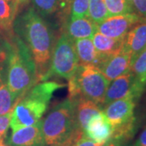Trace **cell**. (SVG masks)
<instances>
[{
	"mask_svg": "<svg viewBox=\"0 0 146 146\" xmlns=\"http://www.w3.org/2000/svg\"><path fill=\"white\" fill-rule=\"evenodd\" d=\"M13 29L29 50L39 80L43 81L50 68L55 43L52 28L31 7L16 16Z\"/></svg>",
	"mask_w": 146,
	"mask_h": 146,
	"instance_id": "1",
	"label": "cell"
},
{
	"mask_svg": "<svg viewBox=\"0 0 146 146\" xmlns=\"http://www.w3.org/2000/svg\"><path fill=\"white\" fill-rule=\"evenodd\" d=\"M3 54L7 61L6 84L21 98L39 81L35 62L25 42L14 34L11 35L10 41L6 42Z\"/></svg>",
	"mask_w": 146,
	"mask_h": 146,
	"instance_id": "2",
	"label": "cell"
},
{
	"mask_svg": "<svg viewBox=\"0 0 146 146\" xmlns=\"http://www.w3.org/2000/svg\"><path fill=\"white\" fill-rule=\"evenodd\" d=\"M64 86L54 81L36 84L21 97L12 110L10 121L11 131L33 125L41 120L54 92Z\"/></svg>",
	"mask_w": 146,
	"mask_h": 146,
	"instance_id": "3",
	"label": "cell"
},
{
	"mask_svg": "<svg viewBox=\"0 0 146 146\" xmlns=\"http://www.w3.org/2000/svg\"><path fill=\"white\" fill-rule=\"evenodd\" d=\"M75 106V101L64 100L54 106L42 119L46 146H70L83 135L76 123Z\"/></svg>",
	"mask_w": 146,
	"mask_h": 146,
	"instance_id": "4",
	"label": "cell"
},
{
	"mask_svg": "<svg viewBox=\"0 0 146 146\" xmlns=\"http://www.w3.org/2000/svg\"><path fill=\"white\" fill-rule=\"evenodd\" d=\"M110 81L96 67L80 65L68 79V99L90 100L103 107L106 89Z\"/></svg>",
	"mask_w": 146,
	"mask_h": 146,
	"instance_id": "5",
	"label": "cell"
},
{
	"mask_svg": "<svg viewBox=\"0 0 146 146\" xmlns=\"http://www.w3.org/2000/svg\"><path fill=\"white\" fill-rule=\"evenodd\" d=\"M80 66L74 41L63 32L54 47L49 71L43 81L53 76L70 79Z\"/></svg>",
	"mask_w": 146,
	"mask_h": 146,
	"instance_id": "6",
	"label": "cell"
},
{
	"mask_svg": "<svg viewBox=\"0 0 146 146\" xmlns=\"http://www.w3.org/2000/svg\"><path fill=\"white\" fill-rule=\"evenodd\" d=\"M145 87V85L141 83L135 75L129 71L110 83L106 92L103 106L123 98H131L136 102L143 93Z\"/></svg>",
	"mask_w": 146,
	"mask_h": 146,
	"instance_id": "7",
	"label": "cell"
},
{
	"mask_svg": "<svg viewBox=\"0 0 146 146\" xmlns=\"http://www.w3.org/2000/svg\"><path fill=\"white\" fill-rule=\"evenodd\" d=\"M141 21H146L136 13H128L120 16H110L102 23L97 25L98 31L105 36L122 39L135 25Z\"/></svg>",
	"mask_w": 146,
	"mask_h": 146,
	"instance_id": "8",
	"label": "cell"
},
{
	"mask_svg": "<svg viewBox=\"0 0 146 146\" xmlns=\"http://www.w3.org/2000/svg\"><path fill=\"white\" fill-rule=\"evenodd\" d=\"M135 100L131 98H123L106 105L102 111L112 129H115L121 126L125 125L131 120L135 119Z\"/></svg>",
	"mask_w": 146,
	"mask_h": 146,
	"instance_id": "9",
	"label": "cell"
},
{
	"mask_svg": "<svg viewBox=\"0 0 146 146\" xmlns=\"http://www.w3.org/2000/svg\"><path fill=\"white\" fill-rule=\"evenodd\" d=\"M131 55L123 47L118 52L106 57L98 69L109 81L130 71Z\"/></svg>",
	"mask_w": 146,
	"mask_h": 146,
	"instance_id": "10",
	"label": "cell"
},
{
	"mask_svg": "<svg viewBox=\"0 0 146 146\" xmlns=\"http://www.w3.org/2000/svg\"><path fill=\"white\" fill-rule=\"evenodd\" d=\"M7 143L9 146H46L42 133V119L33 125L12 131Z\"/></svg>",
	"mask_w": 146,
	"mask_h": 146,
	"instance_id": "11",
	"label": "cell"
},
{
	"mask_svg": "<svg viewBox=\"0 0 146 146\" xmlns=\"http://www.w3.org/2000/svg\"><path fill=\"white\" fill-rule=\"evenodd\" d=\"M112 131L113 129L102 110L89 120L84 134L96 143L105 144L110 139Z\"/></svg>",
	"mask_w": 146,
	"mask_h": 146,
	"instance_id": "12",
	"label": "cell"
},
{
	"mask_svg": "<svg viewBox=\"0 0 146 146\" xmlns=\"http://www.w3.org/2000/svg\"><path fill=\"white\" fill-rule=\"evenodd\" d=\"M123 47L131 54V62L145 49L146 21H141L131 29L123 38Z\"/></svg>",
	"mask_w": 146,
	"mask_h": 146,
	"instance_id": "13",
	"label": "cell"
},
{
	"mask_svg": "<svg viewBox=\"0 0 146 146\" xmlns=\"http://www.w3.org/2000/svg\"><path fill=\"white\" fill-rule=\"evenodd\" d=\"M74 45L80 65H90L97 68L99 67L102 58L97 52L91 38L76 39L74 41Z\"/></svg>",
	"mask_w": 146,
	"mask_h": 146,
	"instance_id": "14",
	"label": "cell"
},
{
	"mask_svg": "<svg viewBox=\"0 0 146 146\" xmlns=\"http://www.w3.org/2000/svg\"><path fill=\"white\" fill-rule=\"evenodd\" d=\"M98 31L97 24L92 21L88 16L70 20L67 22L65 33L73 41L82 38H91Z\"/></svg>",
	"mask_w": 146,
	"mask_h": 146,
	"instance_id": "15",
	"label": "cell"
},
{
	"mask_svg": "<svg viewBox=\"0 0 146 146\" xmlns=\"http://www.w3.org/2000/svg\"><path fill=\"white\" fill-rule=\"evenodd\" d=\"M75 113H76V120L78 127L80 130H84L87 123L94 116L100 113L102 109L99 105L90 100L85 98H80L75 100Z\"/></svg>",
	"mask_w": 146,
	"mask_h": 146,
	"instance_id": "16",
	"label": "cell"
},
{
	"mask_svg": "<svg viewBox=\"0 0 146 146\" xmlns=\"http://www.w3.org/2000/svg\"><path fill=\"white\" fill-rule=\"evenodd\" d=\"M21 2L19 0H0V31L10 36L13 34V23Z\"/></svg>",
	"mask_w": 146,
	"mask_h": 146,
	"instance_id": "17",
	"label": "cell"
},
{
	"mask_svg": "<svg viewBox=\"0 0 146 146\" xmlns=\"http://www.w3.org/2000/svg\"><path fill=\"white\" fill-rule=\"evenodd\" d=\"M92 41L97 52L100 54L102 60L105 58L118 52L123 45V38L116 39L109 37L97 31L92 37Z\"/></svg>",
	"mask_w": 146,
	"mask_h": 146,
	"instance_id": "18",
	"label": "cell"
},
{
	"mask_svg": "<svg viewBox=\"0 0 146 146\" xmlns=\"http://www.w3.org/2000/svg\"><path fill=\"white\" fill-rule=\"evenodd\" d=\"M65 0H32V7L42 18L61 13Z\"/></svg>",
	"mask_w": 146,
	"mask_h": 146,
	"instance_id": "19",
	"label": "cell"
},
{
	"mask_svg": "<svg viewBox=\"0 0 146 146\" xmlns=\"http://www.w3.org/2000/svg\"><path fill=\"white\" fill-rule=\"evenodd\" d=\"M0 80V115H5L12 111L19 98L11 91L6 82Z\"/></svg>",
	"mask_w": 146,
	"mask_h": 146,
	"instance_id": "20",
	"label": "cell"
},
{
	"mask_svg": "<svg viewBox=\"0 0 146 146\" xmlns=\"http://www.w3.org/2000/svg\"><path fill=\"white\" fill-rule=\"evenodd\" d=\"M88 17L97 25L109 17L104 0H89Z\"/></svg>",
	"mask_w": 146,
	"mask_h": 146,
	"instance_id": "21",
	"label": "cell"
},
{
	"mask_svg": "<svg viewBox=\"0 0 146 146\" xmlns=\"http://www.w3.org/2000/svg\"><path fill=\"white\" fill-rule=\"evenodd\" d=\"M104 2L109 17L134 12L131 0H104Z\"/></svg>",
	"mask_w": 146,
	"mask_h": 146,
	"instance_id": "22",
	"label": "cell"
},
{
	"mask_svg": "<svg viewBox=\"0 0 146 146\" xmlns=\"http://www.w3.org/2000/svg\"><path fill=\"white\" fill-rule=\"evenodd\" d=\"M130 71L141 83L146 85V48L131 62Z\"/></svg>",
	"mask_w": 146,
	"mask_h": 146,
	"instance_id": "23",
	"label": "cell"
},
{
	"mask_svg": "<svg viewBox=\"0 0 146 146\" xmlns=\"http://www.w3.org/2000/svg\"><path fill=\"white\" fill-rule=\"evenodd\" d=\"M89 0H71L70 20L88 16Z\"/></svg>",
	"mask_w": 146,
	"mask_h": 146,
	"instance_id": "24",
	"label": "cell"
},
{
	"mask_svg": "<svg viewBox=\"0 0 146 146\" xmlns=\"http://www.w3.org/2000/svg\"><path fill=\"white\" fill-rule=\"evenodd\" d=\"M11 112H8L5 115H0V141H3L7 136L8 128L10 127Z\"/></svg>",
	"mask_w": 146,
	"mask_h": 146,
	"instance_id": "25",
	"label": "cell"
},
{
	"mask_svg": "<svg viewBox=\"0 0 146 146\" xmlns=\"http://www.w3.org/2000/svg\"><path fill=\"white\" fill-rule=\"evenodd\" d=\"M133 10L137 15L146 21V0H131Z\"/></svg>",
	"mask_w": 146,
	"mask_h": 146,
	"instance_id": "26",
	"label": "cell"
},
{
	"mask_svg": "<svg viewBox=\"0 0 146 146\" xmlns=\"http://www.w3.org/2000/svg\"><path fill=\"white\" fill-rule=\"evenodd\" d=\"M104 144L102 143H96L94 141H91L84 134L78 138L77 140L73 142L70 146H103Z\"/></svg>",
	"mask_w": 146,
	"mask_h": 146,
	"instance_id": "27",
	"label": "cell"
},
{
	"mask_svg": "<svg viewBox=\"0 0 146 146\" xmlns=\"http://www.w3.org/2000/svg\"><path fill=\"white\" fill-rule=\"evenodd\" d=\"M103 146H131L127 142H123V141H116V140H112L110 139L107 142H106Z\"/></svg>",
	"mask_w": 146,
	"mask_h": 146,
	"instance_id": "28",
	"label": "cell"
},
{
	"mask_svg": "<svg viewBox=\"0 0 146 146\" xmlns=\"http://www.w3.org/2000/svg\"><path fill=\"white\" fill-rule=\"evenodd\" d=\"M136 143L139 144V145H141L146 146V127L141 132V134L140 135Z\"/></svg>",
	"mask_w": 146,
	"mask_h": 146,
	"instance_id": "29",
	"label": "cell"
},
{
	"mask_svg": "<svg viewBox=\"0 0 146 146\" xmlns=\"http://www.w3.org/2000/svg\"><path fill=\"white\" fill-rule=\"evenodd\" d=\"M0 146H9V145H4V144H3V142H1V143H0Z\"/></svg>",
	"mask_w": 146,
	"mask_h": 146,
	"instance_id": "30",
	"label": "cell"
},
{
	"mask_svg": "<svg viewBox=\"0 0 146 146\" xmlns=\"http://www.w3.org/2000/svg\"><path fill=\"white\" fill-rule=\"evenodd\" d=\"M134 146H144V145H139V144H137V143H135Z\"/></svg>",
	"mask_w": 146,
	"mask_h": 146,
	"instance_id": "31",
	"label": "cell"
},
{
	"mask_svg": "<svg viewBox=\"0 0 146 146\" xmlns=\"http://www.w3.org/2000/svg\"><path fill=\"white\" fill-rule=\"evenodd\" d=\"M7 1H14V0H7ZM21 3H22V2H24V0H19Z\"/></svg>",
	"mask_w": 146,
	"mask_h": 146,
	"instance_id": "32",
	"label": "cell"
},
{
	"mask_svg": "<svg viewBox=\"0 0 146 146\" xmlns=\"http://www.w3.org/2000/svg\"><path fill=\"white\" fill-rule=\"evenodd\" d=\"M0 80H1V74H0Z\"/></svg>",
	"mask_w": 146,
	"mask_h": 146,
	"instance_id": "33",
	"label": "cell"
},
{
	"mask_svg": "<svg viewBox=\"0 0 146 146\" xmlns=\"http://www.w3.org/2000/svg\"><path fill=\"white\" fill-rule=\"evenodd\" d=\"M1 142H3V141H0V143H1Z\"/></svg>",
	"mask_w": 146,
	"mask_h": 146,
	"instance_id": "34",
	"label": "cell"
},
{
	"mask_svg": "<svg viewBox=\"0 0 146 146\" xmlns=\"http://www.w3.org/2000/svg\"><path fill=\"white\" fill-rule=\"evenodd\" d=\"M24 1H26V0H24Z\"/></svg>",
	"mask_w": 146,
	"mask_h": 146,
	"instance_id": "35",
	"label": "cell"
}]
</instances>
